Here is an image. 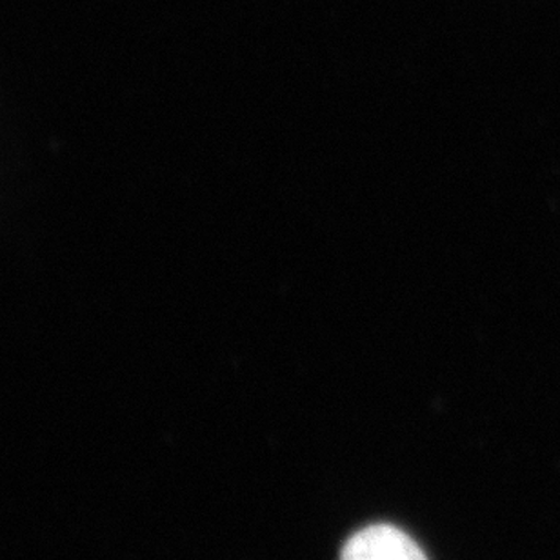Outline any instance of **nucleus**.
<instances>
[{"mask_svg":"<svg viewBox=\"0 0 560 560\" xmlns=\"http://www.w3.org/2000/svg\"><path fill=\"white\" fill-rule=\"evenodd\" d=\"M340 560H428L410 535L389 524H373L351 535Z\"/></svg>","mask_w":560,"mask_h":560,"instance_id":"obj_1","label":"nucleus"}]
</instances>
